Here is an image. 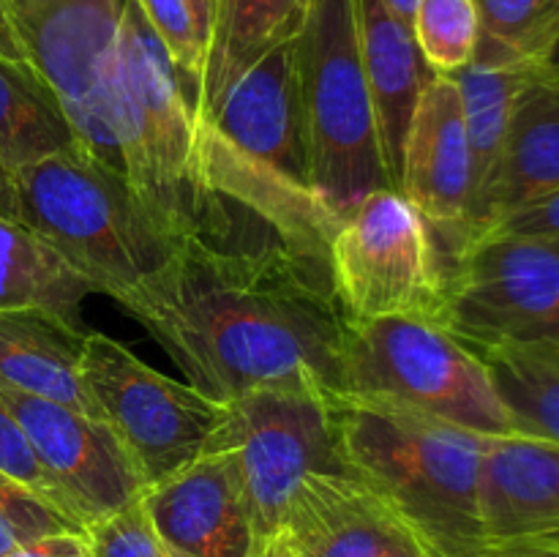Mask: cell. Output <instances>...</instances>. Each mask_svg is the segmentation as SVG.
<instances>
[{
	"label": "cell",
	"mask_w": 559,
	"mask_h": 557,
	"mask_svg": "<svg viewBox=\"0 0 559 557\" xmlns=\"http://www.w3.org/2000/svg\"><path fill=\"white\" fill-rule=\"evenodd\" d=\"M331 238L265 197L197 183L173 257L120 306L218 402L265 388L342 396L347 315Z\"/></svg>",
	"instance_id": "obj_1"
},
{
	"label": "cell",
	"mask_w": 559,
	"mask_h": 557,
	"mask_svg": "<svg viewBox=\"0 0 559 557\" xmlns=\"http://www.w3.org/2000/svg\"><path fill=\"white\" fill-rule=\"evenodd\" d=\"M338 446L431 557H473L489 546L480 513L486 437L418 410L336 396Z\"/></svg>",
	"instance_id": "obj_2"
},
{
	"label": "cell",
	"mask_w": 559,
	"mask_h": 557,
	"mask_svg": "<svg viewBox=\"0 0 559 557\" xmlns=\"http://www.w3.org/2000/svg\"><path fill=\"white\" fill-rule=\"evenodd\" d=\"M20 222L41 235L93 293L123 300L173 257L175 235L123 175L82 147L14 175Z\"/></svg>",
	"instance_id": "obj_3"
},
{
	"label": "cell",
	"mask_w": 559,
	"mask_h": 557,
	"mask_svg": "<svg viewBox=\"0 0 559 557\" xmlns=\"http://www.w3.org/2000/svg\"><path fill=\"white\" fill-rule=\"evenodd\" d=\"M311 191L336 218L391 186L358 42L355 0H309L295 36ZM393 189V186H391Z\"/></svg>",
	"instance_id": "obj_4"
},
{
	"label": "cell",
	"mask_w": 559,
	"mask_h": 557,
	"mask_svg": "<svg viewBox=\"0 0 559 557\" xmlns=\"http://www.w3.org/2000/svg\"><path fill=\"white\" fill-rule=\"evenodd\" d=\"M344 393L418 410L478 435H516L480 355L437 315L347 320Z\"/></svg>",
	"instance_id": "obj_5"
},
{
	"label": "cell",
	"mask_w": 559,
	"mask_h": 557,
	"mask_svg": "<svg viewBox=\"0 0 559 557\" xmlns=\"http://www.w3.org/2000/svg\"><path fill=\"white\" fill-rule=\"evenodd\" d=\"M9 9L27 60L58 96L82 151L126 178L120 0H9Z\"/></svg>",
	"instance_id": "obj_6"
},
{
	"label": "cell",
	"mask_w": 559,
	"mask_h": 557,
	"mask_svg": "<svg viewBox=\"0 0 559 557\" xmlns=\"http://www.w3.org/2000/svg\"><path fill=\"white\" fill-rule=\"evenodd\" d=\"M207 451L238 459L260 557L306 481L353 473L338 446L336 396L295 388H265L227 402Z\"/></svg>",
	"instance_id": "obj_7"
},
{
	"label": "cell",
	"mask_w": 559,
	"mask_h": 557,
	"mask_svg": "<svg viewBox=\"0 0 559 557\" xmlns=\"http://www.w3.org/2000/svg\"><path fill=\"white\" fill-rule=\"evenodd\" d=\"M118 87L126 180L178 240L191 200L197 120L167 47L134 0H120Z\"/></svg>",
	"instance_id": "obj_8"
},
{
	"label": "cell",
	"mask_w": 559,
	"mask_h": 557,
	"mask_svg": "<svg viewBox=\"0 0 559 557\" xmlns=\"http://www.w3.org/2000/svg\"><path fill=\"white\" fill-rule=\"evenodd\" d=\"M437 320L467 347L559 342V235H480L445 265Z\"/></svg>",
	"instance_id": "obj_9"
},
{
	"label": "cell",
	"mask_w": 559,
	"mask_h": 557,
	"mask_svg": "<svg viewBox=\"0 0 559 557\" xmlns=\"http://www.w3.org/2000/svg\"><path fill=\"white\" fill-rule=\"evenodd\" d=\"M82 380L145 486L207 453L227 413V402L162 375L102 331L85 333Z\"/></svg>",
	"instance_id": "obj_10"
},
{
	"label": "cell",
	"mask_w": 559,
	"mask_h": 557,
	"mask_svg": "<svg viewBox=\"0 0 559 557\" xmlns=\"http://www.w3.org/2000/svg\"><path fill=\"white\" fill-rule=\"evenodd\" d=\"M328 262L347 320L437 315L445 257L424 213L399 189L374 191L338 222Z\"/></svg>",
	"instance_id": "obj_11"
},
{
	"label": "cell",
	"mask_w": 559,
	"mask_h": 557,
	"mask_svg": "<svg viewBox=\"0 0 559 557\" xmlns=\"http://www.w3.org/2000/svg\"><path fill=\"white\" fill-rule=\"evenodd\" d=\"M0 396L52 481L60 508L82 530L145 495L140 470L107 420L9 386H0Z\"/></svg>",
	"instance_id": "obj_12"
},
{
	"label": "cell",
	"mask_w": 559,
	"mask_h": 557,
	"mask_svg": "<svg viewBox=\"0 0 559 557\" xmlns=\"http://www.w3.org/2000/svg\"><path fill=\"white\" fill-rule=\"evenodd\" d=\"M262 557H431L413 528L355 473L306 481Z\"/></svg>",
	"instance_id": "obj_13"
},
{
	"label": "cell",
	"mask_w": 559,
	"mask_h": 557,
	"mask_svg": "<svg viewBox=\"0 0 559 557\" xmlns=\"http://www.w3.org/2000/svg\"><path fill=\"white\" fill-rule=\"evenodd\" d=\"M399 191L435 229L445 265L469 244L473 158L462 96L448 74L426 82L404 140Z\"/></svg>",
	"instance_id": "obj_14"
},
{
	"label": "cell",
	"mask_w": 559,
	"mask_h": 557,
	"mask_svg": "<svg viewBox=\"0 0 559 557\" xmlns=\"http://www.w3.org/2000/svg\"><path fill=\"white\" fill-rule=\"evenodd\" d=\"M173 557H260L238 459L207 451L140 497Z\"/></svg>",
	"instance_id": "obj_15"
},
{
	"label": "cell",
	"mask_w": 559,
	"mask_h": 557,
	"mask_svg": "<svg viewBox=\"0 0 559 557\" xmlns=\"http://www.w3.org/2000/svg\"><path fill=\"white\" fill-rule=\"evenodd\" d=\"M205 126H213L227 145L262 169L298 189L311 191L295 38L276 44L257 63H251L227 87Z\"/></svg>",
	"instance_id": "obj_16"
},
{
	"label": "cell",
	"mask_w": 559,
	"mask_h": 557,
	"mask_svg": "<svg viewBox=\"0 0 559 557\" xmlns=\"http://www.w3.org/2000/svg\"><path fill=\"white\" fill-rule=\"evenodd\" d=\"M559 189V74L535 63L502 142L500 162L469 218V240L516 208Z\"/></svg>",
	"instance_id": "obj_17"
},
{
	"label": "cell",
	"mask_w": 559,
	"mask_h": 557,
	"mask_svg": "<svg viewBox=\"0 0 559 557\" xmlns=\"http://www.w3.org/2000/svg\"><path fill=\"white\" fill-rule=\"evenodd\" d=\"M480 513L489 544L559 538V446L524 435L486 437Z\"/></svg>",
	"instance_id": "obj_18"
},
{
	"label": "cell",
	"mask_w": 559,
	"mask_h": 557,
	"mask_svg": "<svg viewBox=\"0 0 559 557\" xmlns=\"http://www.w3.org/2000/svg\"><path fill=\"white\" fill-rule=\"evenodd\" d=\"M358 42L374 104L377 134L388 180L399 189L404 140L413 123L415 107L435 69L426 63L413 27L391 14L382 0H355Z\"/></svg>",
	"instance_id": "obj_19"
},
{
	"label": "cell",
	"mask_w": 559,
	"mask_h": 557,
	"mask_svg": "<svg viewBox=\"0 0 559 557\" xmlns=\"http://www.w3.org/2000/svg\"><path fill=\"white\" fill-rule=\"evenodd\" d=\"M85 333L52 311L0 309V386L102 418L82 380Z\"/></svg>",
	"instance_id": "obj_20"
},
{
	"label": "cell",
	"mask_w": 559,
	"mask_h": 557,
	"mask_svg": "<svg viewBox=\"0 0 559 557\" xmlns=\"http://www.w3.org/2000/svg\"><path fill=\"white\" fill-rule=\"evenodd\" d=\"M309 0H216L211 42L191 112L207 123L227 87L267 49L298 36Z\"/></svg>",
	"instance_id": "obj_21"
},
{
	"label": "cell",
	"mask_w": 559,
	"mask_h": 557,
	"mask_svg": "<svg viewBox=\"0 0 559 557\" xmlns=\"http://www.w3.org/2000/svg\"><path fill=\"white\" fill-rule=\"evenodd\" d=\"M74 147L80 137L31 60L0 58V162L16 175Z\"/></svg>",
	"instance_id": "obj_22"
},
{
	"label": "cell",
	"mask_w": 559,
	"mask_h": 557,
	"mask_svg": "<svg viewBox=\"0 0 559 557\" xmlns=\"http://www.w3.org/2000/svg\"><path fill=\"white\" fill-rule=\"evenodd\" d=\"M93 287L22 222L0 216V309H44L82 325Z\"/></svg>",
	"instance_id": "obj_23"
},
{
	"label": "cell",
	"mask_w": 559,
	"mask_h": 557,
	"mask_svg": "<svg viewBox=\"0 0 559 557\" xmlns=\"http://www.w3.org/2000/svg\"><path fill=\"white\" fill-rule=\"evenodd\" d=\"M516 435L559 446V342L475 349Z\"/></svg>",
	"instance_id": "obj_24"
},
{
	"label": "cell",
	"mask_w": 559,
	"mask_h": 557,
	"mask_svg": "<svg viewBox=\"0 0 559 557\" xmlns=\"http://www.w3.org/2000/svg\"><path fill=\"white\" fill-rule=\"evenodd\" d=\"M535 63H486L469 60L464 69L451 76L459 87L467 126L469 158H473V200H469V218L475 205L484 197L497 162H500L502 142H506L508 123H511L513 104L522 93L524 82L533 74Z\"/></svg>",
	"instance_id": "obj_25"
},
{
	"label": "cell",
	"mask_w": 559,
	"mask_h": 557,
	"mask_svg": "<svg viewBox=\"0 0 559 557\" xmlns=\"http://www.w3.org/2000/svg\"><path fill=\"white\" fill-rule=\"evenodd\" d=\"M480 38L473 60L540 63L559 42V0H475Z\"/></svg>",
	"instance_id": "obj_26"
},
{
	"label": "cell",
	"mask_w": 559,
	"mask_h": 557,
	"mask_svg": "<svg viewBox=\"0 0 559 557\" xmlns=\"http://www.w3.org/2000/svg\"><path fill=\"white\" fill-rule=\"evenodd\" d=\"M415 42L437 74H453L475 58L480 16L475 0H420L413 20Z\"/></svg>",
	"instance_id": "obj_27"
},
{
	"label": "cell",
	"mask_w": 559,
	"mask_h": 557,
	"mask_svg": "<svg viewBox=\"0 0 559 557\" xmlns=\"http://www.w3.org/2000/svg\"><path fill=\"white\" fill-rule=\"evenodd\" d=\"M82 530L52 500L0 470V557L44 535Z\"/></svg>",
	"instance_id": "obj_28"
},
{
	"label": "cell",
	"mask_w": 559,
	"mask_h": 557,
	"mask_svg": "<svg viewBox=\"0 0 559 557\" xmlns=\"http://www.w3.org/2000/svg\"><path fill=\"white\" fill-rule=\"evenodd\" d=\"M156 36L167 47L173 58L175 71H178L180 87L186 93V102H194L197 85H200L202 66H205V47L197 36L194 16L186 0H134Z\"/></svg>",
	"instance_id": "obj_29"
},
{
	"label": "cell",
	"mask_w": 559,
	"mask_h": 557,
	"mask_svg": "<svg viewBox=\"0 0 559 557\" xmlns=\"http://www.w3.org/2000/svg\"><path fill=\"white\" fill-rule=\"evenodd\" d=\"M93 557H173L151 528L142 500L87 528Z\"/></svg>",
	"instance_id": "obj_30"
},
{
	"label": "cell",
	"mask_w": 559,
	"mask_h": 557,
	"mask_svg": "<svg viewBox=\"0 0 559 557\" xmlns=\"http://www.w3.org/2000/svg\"><path fill=\"white\" fill-rule=\"evenodd\" d=\"M0 470H3L5 475H11V478L22 481L25 486H31V489H36L38 495H44L47 500H52L55 506L60 508L52 489V481L44 473L41 462H38L36 453H33L25 431L16 424L14 413H11L9 404L3 402V396H0ZM60 511H63V508H60ZM66 517H69V513H66Z\"/></svg>",
	"instance_id": "obj_31"
},
{
	"label": "cell",
	"mask_w": 559,
	"mask_h": 557,
	"mask_svg": "<svg viewBox=\"0 0 559 557\" xmlns=\"http://www.w3.org/2000/svg\"><path fill=\"white\" fill-rule=\"evenodd\" d=\"M559 235V189L549 194L538 197V200L527 202V205L516 208L508 213L506 218L491 224L480 235ZM478 235V238H480Z\"/></svg>",
	"instance_id": "obj_32"
},
{
	"label": "cell",
	"mask_w": 559,
	"mask_h": 557,
	"mask_svg": "<svg viewBox=\"0 0 559 557\" xmlns=\"http://www.w3.org/2000/svg\"><path fill=\"white\" fill-rule=\"evenodd\" d=\"M3 557H93L87 530H69V533L44 535L31 544L16 546Z\"/></svg>",
	"instance_id": "obj_33"
},
{
	"label": "cell",
	"mask_w": 559,
	"mask_h": 557,
	"mask_svg": "<svg viewBox=\"0 0 559 557\" xmlns=\"http://www.w3.org/2000/svg\"><path fill=\"white\" fill-rule=\"evenodd\" d=\"M473 557H559V538L500 541V544L484 546Z\"/></svg>",
	"instance_id": "obj_34"
},
{
	"label": "cell",
	"mask_w": 559,
	"mask_h": 557,
	"mask_svg": "<svg viewBox=\"0 0 559 557\" xmlns=\"http://www.w3.org/2000/svg\"><path fill=\"white\" fill-rule=\"evenodd\" d=\"M0 58L5 60H27L25 44H22L20 31L11 16L9 0H0Z\"/></svg>",
	"instance_id": "obj_35"
},
{
	"label": "cell",
	"mask_w": 559,
	"mask_h": 557,
	"mask_svg": "<svg viewBox=\"0 0 559 557\" xmlns=\"http://www.w3.org/2000/svg\"><path fill=\"white\" fill-rule=\"evenodd\" d=\"M0 216L20 222V197H16L14 173L0 162Z\"/></svg>",
	"instance_id": "obj_36"
},
{
	"label": "cell",
	"mask_w": 559,
	"mask_h": 557,
	"mask_svg": "<svg viewBox=\"0 0 559 557\" xmlns=\"http://www.w3.org/2000/svg\"><path fill=\"white\" fill-rule=\"evenodd\" d=\"M191 9V16H194L197 36H200L202 47L207 52V42H211V25H213V0H186Z\"/></svg>",
	"instance_id": "obj_37"
},
{
	"label": "cell",
	"mask_w": 559,
	"mask_h": 557,
	"mask_svg": "<svg viewBox=\"0 0 559 557\" xmlns=\"http://www.w3.org/2000/svg\"><path fill=\"white\" fill-rule=\"evenodd\" d=\"M418 3L420 0H382V5H385L388 11H391L396 20H402L404 25L413 27V20H415V11H418Z\"/></svg>",
	"instance_id": "obj_38"
},
{
	"label": "cell",
	"mask_w": 559,
	"mask_h": 557,
	"mask_svg": "<svg viewBox=\"0 0 559 557\" xmlns=\"http://www.w3.org/2000/svg\"><path fill=\"white\" fill-rule=\"evenodd\" d=\"M538 66H544V69H551V71H557V74H559V42L555 44V47H551V52L546 55V58L540 60Z\"/></svg>",
	"instance_id": "obj_39"
},
{
	"label": "cell",
	"mask_w": 559,
	"mask_h": 557,
	"mask_svg": "<svg viewBox=\"0 0 559 557\" xmlns=\"http://www.w3.org/2000/svg\"><path fill=\"white\" fill-rule=\"evenodd\" d=\"M213 5H216V0H213Z\"/></svg>",
	"instance_id": "obj_40"
}]
</instances>
